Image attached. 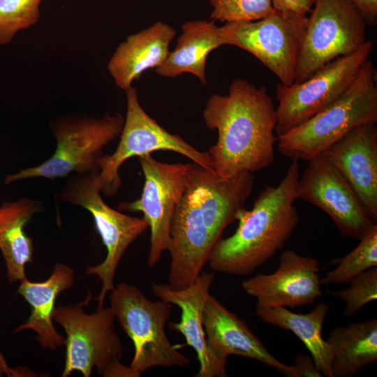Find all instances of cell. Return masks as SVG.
I'll list each match as a JSON object with an SVG mask.
<instances>
[{
    "label": "cell",
    "instance_id": "23",
    "mask_svg": "<svg viewBox=\"0 0 377 377\" xmlns=\"http://www.w3.org/2000/svg\"><path fill=\"white\" fill-rule=\"evenodd\" d=\"M330 309L327 304L321 302L306 313H295L282 306L256 308L255 313L263 322L293 332L310 352L323 375L332 377V348L322 336Z\"/></svg>",
    "mask_w": 377,
    "mask_h": 377
},
{
    "label": "cell",
    "instance_id": "3",
    "mask_svg": "<svg viewBox=\"0 0 377 377\" xmlns=\"http://www.w3.org/2000/svg\"><path fill=\"white\" fill-rule=\"evenodd\" d=\"M299 177L298 161L293 160L277 186L263 190L251 209L239 212L235 232L221 237L211 251L207 263L213 271L248 276L283 248L299 223L294 206Z\"/></svg>",
    "mask_w": 377,
    "mask_h": 377
},
{
    "label": "cell",
    "instance_id": "15",
    "mask_svg": "<svg viewBox=\"0 0 377 377\" xmlns=\"http://www.w3.org/2000/svg\"><path fill=\"white\" fill-rule=\"evenodd\" d=\"M320 263L316 258L286 250L271 274L258 273L242 283V288L256 299V308L294 309L313 304L322 295Z\"/></svg>",
    "mask_w": 377,
    "mask_h": 377
},
{
    "label": "cell",
    "instance_id": "22",
    "mask_svg": "<svg viewBox=\"0 0 377 377\" xmlns=\"http://www.w3.org/2000/svg\"><path fill=\"white\" fill-rule=\"evenodd\" d=\"M41 207L40 202L27 198L0 206V250L10 282L26 277L25 266L32 262L34 246L24 228Z\"/></svg>",
    "mask_w": 377,
    "mask_h": 377
},
{
    "label": "cell",
    "instance_id": "4",
    "mask_svg": "<svg viewBox=\"0 0 377 377\" xmlns=\"http://www.w3.org/2000/svg\"><path fill=\"white\" fill-rule=\"evenodd\" d=\"M376 122V73L368 59L341 97L302 124L277 136V147L285 156L308 161L354 128Z\"/></svg>",
    "mask_w": 377,
    "mask_h": 377
},
{
    "label": "cell",
    "instance_id": "12",
    "mask_svg": "<svg viewBox=\"0 0 377 377\" xmlns=\"http://www.w3.org/2000/svg\"><path fill=\"white\" fill-rule=\"evenodd\" d=\"M374 43L367 40L355 52L334 59L302 82L289 86L277 83L276 137L302 124L341 97L369 59Z\"/></svg>",
    "mask_w": 377,
    "mask_h": 377
},
{
    "label": "cell",
    "instance_id": "5",
    "mask_svg": "<svg viewBox=\"0 0 377 377\" xmlns=\"http://www.w3.org/2000/svg\"><path fill=\"white\" fill-rule=\"evenodd\" d=\"M86 302L54 308L53 320L65 330L66 359L62 376L78 371L84 377L94 368L103 377H136L130 368L121 363L124 348L117 334L114 315L110 307L97 309L88 314L83 310Z\"/></svg>",
    "mask_w": 377,
    "mask_h": 377
},
{
    "label": "cell",
    "instance_id": "2",
    "mask_svg": "<svg viewBox=\"0 0 377 377\" xmlns=\"http://www.w3.org/2000/svg\"><path fill=\"white\" fill-rule=\"evenodd\" d=\"M239 209V198L226 182L203 170L190 173L170 228L168 283L172 288L182 290L195 281Z\"/></svg>",
    "mask_w": 377,
    "mask_h": 377
},
{
    "label": "cell",
    "instance_id": "10",
    "mask_svg": "<svg viewBox=\"0 0 377 377\" xmlns=\"http://www.w3.org/2000/svg\"><path fill=\"white\" fill-rule=\"evenodd\" d=\"M309 16L276 10L247 22L220 27L224 45L236 46L256 57L285 86L295 81L296 65Z\"/></svg>",
    "mask_w": 377,
    "mask_h": 377
},
{
    "label": "cell",
    "instance_id": "13",
    "mask_svg": "<svg viewBox=\"0 0 377 377\" xmlns=\"http://www.w3.org/2000/svg\"><path fill=\"white\" fill-rule=\"evenodd\" d=\"M145 182L140 197L118 205L121 211L143 214L150 229L148 265L154 267L168 251L170 228L177 205L186 190L193 163H168L150 154L138 156Z\"/></svg>",
    "mask_w": 377,
    "mask_h": 377
},
{
    "label": "cell",
    "instance_id": "6",
    "mask_svg": "<svg viewBox=\"0 0 377 377\" xmlns=\"http://www.w3.org/2000/svg\"><path fill=\"white\" fill-rule=\"evenodd\" d=\"M110 308L134 346L130 368L136 377L155 367H184L189 359L168 339L165 326L172 304L149 300L135 286L120 283L110 292Z\"/></svg>",
    "mask_w": 377,
    "mask_h": 377
},
{
    "label": "cell",
    "instance_id": "8",
    "mask_svg": "<svg viewBox=\"0 0 377 377\" xmlns=\"http://www.w3.org/2000/svg\"><path fill=\"white\" fill-rule=\"evenodd\" d=\"M98 172L75 173L65 182L60 192L63 201L80 206L92 215L95 226L107 249L105 260L88 267L86 275H96L102 282L97 309L104 307L108 293L114 288V278L126 250L148 228L142 218L133 217L109 207L102 199L98 184Z\"/></svg>",
    "mask_w": 377,
    "mask_h": 377
},
{
    "label": "cell",
    "instance_id": "28",
    "mask_svg": "<svg viewBox=\"0 0 377 377\" xmlns=\"http://www.w3.org/2000/svg\"><path fill=\"white\" fill-rule=\"evenodd\" d=\"M348 288L331 291L332 296L343 301V313L350 316L357 313L367 304L377 298V267H371L353 278Z\"/></svg>",
    "mask_w": 377,
    "mask_h": 377
},
{
    "label": "cell",
    "instance_id": "19",
    "mask_svg": "<svg viewBox=\"0 0 377 377\" xmlns=\"http://www.w3.org/2000/svg\"><path fill=\"white\" fill-rule=\"evenodd\" d=\"M175 34L171 26L159 21L128 36L117 47L108 64L116 85L126 91L142 73L161 66L170 52L169 45Z\"/></svg>",
    "mask_w": 377,
    "mask_h": 377
},
{
    "label": "cell",
    "instance_id": "26",
    "mask_svg": "<svg viewBox=\"0 0 377 377\" xmlns=\"http://www.w3.org/2000/svg\"><path fill=\"white\" fill-rule=\"evenodd\" d=\"M43 0H0V44L12 40L20 30L37 23Z\"/></svg>",
    "mask_w": 377,
    "mask_h": 377
},
{
    "label": "cell",
    "instance_id": "30",
    "mask_svg": "<svg viewBox=\"0 0 377 377\" xmlns=\"http://www.w3.org/2000/svg\"><path fill=\"white\" fill-rule=\"evenodd\" d=\"M315 0H272L274 10L307 15L312 10Z\"/></svg>",
    "mask_w": 377,
    "mask_h": 377
},
{
    "label": "cell",
    "instance_id": "25",
    "mask_svg": "<svg viewBox=\"0 0 377 377\" xmlns=\"http://www.w3.org/2000/svg\"><path fill=\"white\" fill-rule=\"evenodd\" d=\"M359 241L350 252L331 262L330 264L337 266L320 279V285L346 284L367 269L377 267V224H374Z\"/></svg>",
    "mask_w": 377,
    "mask_h": 377
},
{
    "label": "cell",
    "instance_id": "16",
    "mask_svg": "<svg viewBox=\"0 0 377 377\" xmlns=\"http://www.w3.org/2000/svg\"><path fill=\"white\" fill-rule=\"evenodd\" d=\"M214 275L201 272L188 288L175 290L168 283H152L153 293L161 300L177 305L181 309L178 323H169L170 330L181 333L186 344L197 353L199 370L196 377L227 376V362L216 357L208 349L203 327L202 315Z\"/></svg>",
    "mask_w": 377,
    "mask_h": 377
},
{
    "label": "cell",
    "instance_id": "24",
    "mask_svg": "<svg viewBox=\"0 0 377 377\" xmlns=\"http://www.w3.org/2000/svg\"><path fill=\"white\" fill-rule=\"evenodd\" d=\"M326 341L333 351L332 377H353L377 360V319L338 326Z\"/></svg>",
    "mask_w": 377,
    "mask_h": 377
},
{
    "label": "cell",
    "instance_id": "27",
    "mask_svg": "<svg viewBox=\"0 0 377 377\" xmlns=\"http://www.w3.org/2000/svg\"><path fill=\"white\" fill-rule=\"evenodd\" d=\"M210 17L221 22L255 21L274 11L272 0H209Z\"/></svg>",
    "mask_w": 377,
    "mask_h": 377
},
{
    "label": "cell",
    "instance_id": "21",
    "mask_svg": "<svg viewBox=\"0 0 377 377\" xmlns=\"http://www.w3.org/2000/svg\"><path fill=\"white\" fill-rule=\"evenodd\" d=\"M215 21L192 20L182 26V34L173 51L170 52L156 73L165 77H175L189 73L207 84L206 62L209 54L224 45L220 27Z\"/></svg>",
    "mask_w": 377,
    "mask_h": 377
},
{
    "label": "cell",
    "instance_id": "29",
    "mask_svg": "<svg viewBox=\"0 0 377 377\" xmlns=\"http://www.w3.org/2000/svg\"><path fill=\"white\" fill-rule=\"evenodd\" d=\"M293 367L296 377H322V372L318 369L311 355L300 354L296 356Z\"/></svg>",
    "mask_w": 377,
    "mask_h": 377
},
{
    "label": "cell",
    "instance_id": "18",
    "mask_svg": "<svg viewBox=\"0 0 377 377\" xmlns=\"http://www.w3.org/2000/svg\"><path fill=\"white\" fill-rule=\"evenodd\" d=\"M202 323L207 348L219 360L227 362L230 355H239L272 367L286 376L296 377L293 365L277 360L244 320L210 294L205 304Z\"/></svg>",
    "mask_w": 377,
    "mask_h": 377
},
{
    "label": "cell",
    "instance_id": "7",
    "mask_svg": "<svg viewBox=\"0 0 377 377\" xmlns=\"http://www.w3.org/2000/svg\"><path fill=\"white\" fill-rule=\"evenodd\" d=\"M124 123L119 113H108L101 118L65 117L54 120L52 131L57 148L42 164L27 168L6 177L5 184L35 177L54 179L70 173L99 172L98 158L103 149L121 134Z\"/></svg>",
    "mask_w": 377,
    "mask_h": 377
},
{
    "label": "cell",
    "instance_id": "31",
    "mask_svg": "<svg viewBox=\"0 0 377 377\" xmlns=\"http://www.w3.org/2000/svg\"><path fill=\"white\" fill-rule=\"evenodd\" d=\"M363 15L367 25H377V0H352Z\"/></svg>",
    "mask_w": 377,
    "mask_h": 377
},
{
    "label": "cell",
    "instance_id": "17",
    "mask_svg": "<svg viewBox=\"0 0 377 377\" xmlns=\"http://www.w3.org/2000/svg\"><path fill=\"white\" fill-rule=\"evenodd\" d=\"M322 154L343 175L376 223V123L363 124L354 128Z\"/></svg>",
    "mask_w": 377,
    "mask_h": 377
},
{
    "label": "cell",
    "instance_id": "1",
    "mask_svg": "<svg viewBox=\"0 0 377 377\" xmlns=\"http://www.w3.org/2000/svg\"><path fill=\"white\" fill-rule=\"evenodd\" d=\"M202 117L206 126L218 133L207 152L220 177L253 174L273 163L277 117L265 87L235 79L228 94L208 98Z\"/></svg>",
    "mask_w": 377,
    "mask_h": 377
},
{
    "label": "cell",
    "instance_id": "14",
    "mask_svg": "<svg viewBox=\"0 0 377 377\" xmlns=\"http://www.w3.org/2000/svg\"><path fill=\"white\" fill-rule=\"evenodd\" d=\"M296 192L297 199L327 213L341 235L360 240L376 222L348 181L322 154L309 159Z\"/></svg>",
    "mask_w": 377,
    "mask_h": 377
},
{
    "label": "cell",
    "instance_id": "32",
    "mask_svg": "<svg viewBox=\"0 0 377 377\" xmlns=\"http://www.w3.org/2000/svg\"><path fill=\"white\" fill-rule=\"evenodd\" d=\"M5 374L8 376H15L17 374L13 369L10 368L4 360L3 357L0 355V374Z\"/></svg>",
    "mask_w": 377,
    "mask_h": 377
},
{
    "label": "cell",
    "instance_id": "11",
    "mask_svg": "<svg viewBox=\"0 0 377 377\" xmlns=\"http://www.w3.org/2000/svg\"><path fill=\"white\" fill-rule=\"evenodd\" d=\"M126 115L120 140L110 155L103 154L98 160V184L101 192L115 195L121 186L119 170L128 158L164 150L180 154L205 168L213 165L207 151H200L177 134H172L149 117L140 104L135 88L125 91Z\"/></svg>",
    "mask_w": 377,
    "mask_h": 377
},
{
    "label": "cell",
    "instance_id": "9",
    "mask_svg": "<svg viewBox=\"0 0 377 377\" xmlns=\"http://www.w3.org/2000/svg\"><path fill=\"white\" fill-rule=\"evenodd\" d=\"M298 57L293 83L302 82L334 59L367 41L365 19L352 0H315Z\"/></svg>",
    "mask_w": 377,
    "mask_h": 377
},
{
    "label": "cell",
    "instance_id": "20",
    "mask_svg": "<svg viewBox=\"0 0 377 377\" xmlns=\"http://www.w3.org/2000/svg\"><path fill=\"white\" fill-rule=\"evenodd\" d=\"M74 284V272L63 263L54 265L50 277L43 282H33L27 277L20 281L17 293L31 307L27 321L18 326L13 333L32 330L43 348L56 350L65 346V339L55 330L52 320L57 295Z\"/></svg>",
    "mask_w": 377,
    "mask_h": 377
}]
</instances>
